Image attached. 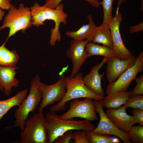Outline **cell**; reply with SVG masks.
Wrapping results in <instances>:
<instances>
[{
  "mask_svg": "<svg viewBox=\"0 0 143 143\" xmlns=\"http://www.w3.org/2000/svg\"><path fill=\"white\" fill-rule=\"evenodd\" d=\"M143 30V23L142 22L137 25L130 27L129 33H136Z\"/></svg>",
  "mask_w": 143,
  "mask_h": 143,
  "instance_id": "d6a6232c",
  "label": "cell"
},
{
  "mask_svg": "<svg viewBox=\"0 0 143 143\" xmlns=\"http://www.w3.org/2000/svg\"><path fill=\"white\" fill-rule=\"evenodd\" d=\"M39 88L41 92L42 99L38 110L39 112H42L47 106L56 102H60L65 97L66 92L65 77L63 74L60 75L58 81L50 85L41 82Z\"/></svg>",
  "mask_w": 143,
  "mask_h": 143,
  "instance_id": "ba28073f",
  "label": "cell"
},
{
  "mask_svg": "<svg viewBox=\"0 0 143 143\" xmlns=\"http://www.w3.org/2000/svg\"><path fill=\"white\" fill-rule=\"evenodd\" d=\"M122 106L126 108L131 107L143 110V95H131Z\"/></svg>",
  "mask_w": 143,
  "mask_h": 143,
  "instance_id": "484cf974",
  "label": "cell"
},
{
  "mask_svg": "<svg viewBox=\"0 0 143 143\" xmlns=\"http://www.w3.org/2000/svg\"><path fill=\"white\" fill-rule=\"evenodd\" d=\"M102 100H93L95 111L99 113L100 120L97 126L92 132L98 134L116 136L124 143H132L131 137L128 133L118 128L107 116L103 108Z\"/></svg>",
  "mask_w": 143,
  "mask_h": 143,
  "instance_id": "9c48e42d",
  "label": "cell"
},
{
  "mask_svg": "<svg viewBox=\"0 0 143 143\" xmlns=\"http://www.w3.org/2000/svg\"><path fill=\"white\" fill-rule=\"evenodd\" d=\"M19 67L11 68L0 65V90L6 96H9L13 87H18L20 81L16 77V70Z\"/></svg>",
  "mask_w": 143,
  "mask_h": 143,
  "instance_id": "2e32d148",
  "label": "cell"
},
{
  "mask_svg": "<svg viewBox=\"0 0 143 143\" xmlns=\"http://www.w3.org/2000/svg\"><path fill=\"white\" fill-rule=\"evenodd\" d=\"M9 0H0V8L2 10H8L12 5Z\"/></svg>",
  "mask_w": 143,
  "mask_h": 143,
  "instance_id": "1f68e13d",
  "label": "cell"
},
{
  "mask_svg": "<svg viewBox=\"0 0 143 143\" xmlns=\"http://www.w3.org/2000/svg\"><path fill=\"white\" fill-rule=\"evenodd\" d=\"M133 114V123H138L141 126H143V110L133 108L132 111Z\"/></svg>",
  "mask_w": 143,
  "mask_h": 143,
  "instance_id": "4dcf8cb0",
  "label": "cell"
},
{
  "mask_svg": "<svg viewBox=\"0 0 143 143\" xmlns=\"http://www.w3.org/2000/svg\"><path fill=\"white\" fill-rule=\"evenodd\" d=\"M92 42L102 44L113 49L111 35L109 25L101 24L97 27L96 32L93 37Z\"/></svg>",
  "mask_w": 143,
  "mask_h": 143,
  "instance_id": "7402d4cb",
  "label": "cell"
},
{
  "mask_svg": "<svg viewBox=\"0 0 143 143\" xmlns=\"http://www.w3.org/2000/svg\"><path fill=\"white\" fill-rule=\"evenodd\" d=\"M126 0H119L118 2V7H119L120 5H122L123 3L125 2Z\"/></svg>",
  "mask_w": 143,
  "mask_h": 143,
  "instance_id": "e575fe53",
  "label": "cell"
},
{
  "mask_svg": "<svg viewBox=\"0 0 143 143\" xmlns=\"http://www.w3.org/2000/svg\"><path fill=\"white\" fill-rule=\"evenodd\" d=\"M92 42L89 39L85 40L78 41L73 39L70 43V46L66 53L67 57L73 63L71 73L69 76L73 78L78 73L86 59L85 51L86 45L88 42Z\"/></svg>",
  "mask_w": 143,
  "mask_h": 143,
  "instance_id": "7c38bea8",
  "label": "cell"
},
{
  "mask_svg": "<svg viewBox=\"0 0 143 143\" xmlns=\"http://www.w3.org/2000/svg\"><path fill=\"white\" fill-rule=\"evenodd\" d=\"M86 136L89 143H120L122 142L118 138L110 135L98 134L92 131H88Z\"/></svg>",
  "mask_w": 143,
  "mask_h": 143,
  "instance_id": "603a6c76",
  "label": "cell"
},
{
  "mask_svg": "<svg viewBox=\"0 0 143 143\" xmlns=\"http://www.w3.org/2000/svg\"><path fill=\"white\" fill-rule=\"evenodd\" d=\"M126 108L122 106L117 109H107L105 113L116 127L128 133L134 124L133 116L127 113Z\"/></svg>",
  "mask_w": 143,
  "mask_h": 143,
  "instance_id": "9a60e30c",
  "label": "cell"
},
{
  "mask_svg": "<svg viewBox=\"0 0 143 143\" xmlns=\"http://www.w3.org/2000/svg\"><path fill=\"white\" fill-rule=\"evenodd\" d=\"M48 124L47 136L49 143H52L58 136L70 130H85L92 131L95 128L91 122L85 119L76 120L73 119H60L55 112L49 111L45 116Z\"/></svg>",
  "mask_w": 143,
  "mask_h": 143,
  "instance_id": "3957f363",
  "label": "cell"
},
{
  "mask_svg": "<svg viewBox=\"0 0 143 143\" xmlns=\"http://www.w3.org/2000/svg\"><path fill=\"white\" fill-rule=\"evenodd\" d=\"M5 15L4 11L0 8V21L2 20Z\"/></svg>",
  "mask_w": 143,
  "mask_h": 143,
  "instance_id": "836d02e7",
  "label": "cell"
},
{
  "mask_svg": "<svg viewBox=\"0 0 143 143\" xmlns=\"http://www.w3.org/2000/svg\"><path fill=\"white\" fill-rule=\"evenodd\" d=\"M10 1H11L12 0H9Z\"/></svg>",
  "mask_w": 143,
  "mask_h": 143,
  "instance_id": "d590c367",
  "label": "cell"
},
{
  "mask_svg": "<svg viewBox=\"0 0 143 143\" xmlns=\"http://www.w3.org/2000/svg\"><path fill=\"white\" fill-rule=\"evenodd\" d=\"M143 71V52L142 51L136 58L133 65L125 71L117 80L109 83L106 90L107 95L117 91H127L137 74Z\"/></svg>",
  "mask_w": 143,
  "mask_h": 143,
  "instance_id": "30bf717a",
  "label": "cell"
},
{
  "mask_svg": "<svg viewBox=\"0 0 143 143\" xmlns=\"http://www.w3.org/2000/svg\"><path fill=\"white\" fill-rule=\"evenodd\" d=\"M5 42L0 46V65L6 67L15 68L20 56L15 50H10L5 46Z\"/></svg>",
  "mask_w": 143,
  "mask_h": 143,
  "instance_id": "d6986e66",
  "label": "cell"
},
{
  "mask_svg": "<svg viewBox=\"0 0 143 143\" xmlns=\"http://www.w3.org/2000/svg\"><path fill=\"white\" fill-rule=\"evenodd\" d=\"M107 59L104 57L101 62L92 67L89 73L83 78L84 84L90 91L104 98L105 92L102 87L101 79L104 72L100 74L99 71L106 63Z\"/></svg>",
  "mask_w": 143,
  "mask_h": 143,
  "instance_id": "5bb4252c",
  "label": "cell"
},
{
  "mask_svg": "<svg viewBox=\"0 0 143 143\" xmlns=\"http://www.w3.org/2000/svg\"><path fill=\"white\" fill-rule=\"evenodd\" d=\"M114 0H103L101 2L103 10L104 18L102 24L108 25L112 19L113 5Z\"/></svg>",
  "mask_w": 143,
  "mask_h": 143,
  "instance_id": "cb8c5ba5",
  "label": "cell"
},
{
  "mask_svg": "<svg viewBox=\"0 0 143 143\" xmlns=\"http://www.w3.org/2000/svg\"><path fill=\"white\" fill-rule=\"evenodd\" d=\"M58 117L64 120L78 117L91 122L96 121L98 119L95 110L93 100L90 98H85L82 101L79 99L71 100L67 111L58 115Z\"/></svg>",
  "mask_w": 143,
  "mask_h": 143,
  "instance_id": "52a82bcc",
  "label": "cell"
},
{
  "mask_svg": "<svg viewBox=\"0 0 143 143\" xmlns=\"http://www.w3.org/2000/svg\"><path fill=\"white\" fill-rule=\"evenodd\" d=\"M137 84L135 88L131 91V95H143V75L142 74L139 78L136 77L135 79Z\"/></svg>",
  "mask_w": 143,
  "mask_h": 143,
  "instance_id": "f546056e",
  "label": "cell"
},
{
  "mask_svg": "<svg viewBox=\"0 0 143 143\" xmlns=\"http://www.w3.org/2000/svg\"><path fill=\"white\" fill-rule=\"evenodd\" d=\"M8 10L2 25L0 26V30L7 28L9 29L8 35L5 42L17 32L21 30L24 32L33 26L30 8L25 7L23 3H20L18 8L12 5Z\"/></svg>",
  "mask_w": 143,
  "mask_h": 143,
  "instance_id": "8992f818",
  "label": "cell"
},
{
  "mask_svg": "<svg viewBox=\"0 0 143 143\" xmlns=\"http://www.w3.org/2000/svg\"><path fill=\"white\" fill-rule=\"evenodd\" d=\"M128 133L131 137L132 143H143V126H133Z\"/></svg>",
  "mask_w": 143,
  "mask_h": 143,
  "instance_id": "d4e9b609",
  "label": "cell"
},
{
  "mask_svg": "<svg viewBox=\"0 0 143 143\" xmlns=\"http://www.w3.org/2000/svg\"><path fill=\"white\" fill-rule=\"evenodd\" d=\"M48 127L45 116L39 112L25 121L24 130L20 133L21 140L11 143H49Z\"/></svg>",
  "mask_w": 143,
  "mask_h": 143,
  "instance_id": "5b68a950",
  "label": "cell"
},
{
  "mask_svg": "<svg viewBox=\"0 0 143 143\" xmlns=\"http://www.w3.org/2000/svg\"><path fill=\"white\" fill-rule=\"evenodd\" d=\"M117 7L115 14L109 24L111 34L113 49L116 56L122 60L127 59L133 55L125 47L122 41L120 32V25L123 20L122 14L119 12Z\"/></svg>",
  "mask_w": 143,
  "mask_h": 143,
  "instance_id": "8fae6325",
  "label": "cell"
},
{
  "mask_svg": "<svg viewBox=\"0 0 143 143\" xmlns=\"http://www.w3.org/2000/svg\"><path fill=\"white\" fill-rule=\"evenodd\" d=\"M40 82V78L38 75H37L31 80L29 94L26 98L23 100L15 110V124L7 127V128L18 127L21 132L23 131L25 122L28 118L29 113L35 110L41 101L42 95L39 88Z\"/></svg>",
  "mask_w": 143,
  "mask_h": 143,
  "instance_id": "277c9868",
  "label": "cell"
},
{
  "mask_svg": "<svg viewBox=\"0 0 143 143\" xmlns=\"http://www.w3.org/2000/svg\"><path fill=\"white\" fill-rule=\"evenodd\" d=\"M77 130L73 132L74 143H89L87 138L86 134L88 131L85 130L82 131Z\"/></svg>",
  "mask_w": 143,
  "mask_h": 143,
  "instance_id": "f1b7e54d",
  "label": "cell"
},
{
  "mask_svg": "<svg viewBox=\"0 0 143 143\" xmlns=\"http://www.w3.org/2000/svg\"><path fill=\"white\" fill-rule=\"evenodd\" d=\"M85 51L87 58L92 56H102L107 58L116 56L113 49L90 42L86 44Z\"/></svg>",
  "mask_w": 143,
  "mask_h": 143,
  "instance_id": "ffe728a7",
  "label": "cell"
},
{
  "mask_svg": "<svg viewBox=\"0 0 143 143\" xmlns=\"http://www.w3.org/2000/svg\"><path fill=\"white\" fill-rule=\"evenodd\" d=\"M28 92V90L25 89L18 91L9 99L0 101V120L12 108L20 105L23 100L26 97Z\"/></svg>",
  "mask_w": 143,
  "mask_h": 143,
  "instance_id": "44dd1931",
  "label": "cell"
},
{
  "mask_svg": "<svg viewBox=\"0 0 143 143\" xmlns=\"http://www.w3.org/2000/svg\"><path fill=\"white\" fill-rule=\"evenodd\" d=\"M83 76L81 73H77L73 78L65 77L66 92L65 97L60 102L53 105L49 111L56 113L65 109L66 103L73 99L79 98H90L93 100H102L104 99L92 92L85 85Z\"/></svg>",
  "mask_w": 143,
  "mask_h": 143,
  "instance_id": "7a4b0ae2",
  "label": "cell"
},
{
  "mask_svg": "<svg viewBox=\"0 0 143 143\" xmlns=\"http://www.w3.org/2000/svg\"><path fill=\"white\" fill-rule=\"evenodd\" d=\"M73 132L72 130H69L57 137L54 140V143H69L72 140H73Z\"/></svg>",
  "mask_w": 143,
  "mask_h": 143,
  "instance_id": "83f0119b",
  "label": "cell"
},
{
  "mask_svg": "<svg viewBox=\"0 0 143 143\" xmlns=\"http://www.w3.org/2000/svg\"><path fill=\"white\" fill-rule=\"evenodd\" d=\"M32 24L33 26L38 27L44 25L47 20L53 21L55 24L54 28L51 30L50 43L51 46H55L57 41H60L61 36L59 31L60 24L67 23L68 14L64 11V5L59 4L55 8H51L44 6H41L35 2L30 8Z\"/></svg>",
  "mask_w": 143,
  "mask_h": 143,
  "instance_id": "6da1fadb",
  "label": "cell"
},
{
  "mask_svg": "<svg viewBox=\"0 0 143 143\" xmlns=\"http://www.w3.org/2000/svg\"><path fill=\"white\" fill-rule=\"evenodd\" d=\"M63 0H46L44 5V6L51 8H55ZM91 5L95 7H97L101 5V2L97 0H85Z\"/></svg>",
  "mask_w": 143,
  "mask_h": 143,
  "instance_id": "4316f807",
  "label": "cell"
},
{
  "mask_svg": "<svg viewBox=\"0 0 143 143\" xmlns=\"http://www.w3.org/2000/svg\"><path fill=\"white\" fill-rule=\"evenodd\" d=\"M131 95V91H117L107 95L102 100L103 107L115 109L124 105Z\"/></svg>",
  "mask_w": 143,
  "mask_h": 143,
  "instance_id": "ac0fdd59",
  "label": "cell"
},
{
  "mask_svg": "<svg viewBox=\"0 0 143 143\" xmlns=\"http://www.w3.org/2000/svg\"><path fill=\"white\" fill-rule=\"evenodd\" d=\"M136 59L133 55L125 60H121L116 56L107 58L106 74L109 83L115 81L125 71L133 65Z\"/></svg>",
  "mask_w": 143,
  "mask_h": 143,
  "instance_id": "4fadbf2b",
  "label": "cell"
},
{
  "mask_svg": "<svg viewBox=\"0 0 143 143\" xmlns=\"http://www.w3.org/2000/svg\"><path fill=\"white\" fill-rule=\"evenodd\" d=\"M87 18L89 21L88 24L83 25L76 31L66 32L67 35L76 40L82 41L89 39L92 41L96 32L97 27L93 22L91 15L88 16Z\"/></svg>",
  "mask_w": 143,
  "mask_h": 143,
  "instance_id": "e0dca14e",
  "label": "cell"
}]
</instances>
